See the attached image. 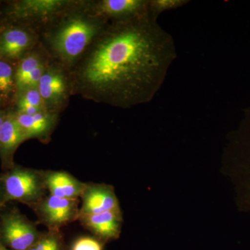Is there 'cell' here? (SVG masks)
<instances>
[{
	"label": "cell",
	"instance_id": "obj_1",
	"mask_svg": "<svg viewBox=\"0 0 250 250\" xmlns=\"http://www.w3.org/2000/svg\"><path fill=\"white\" fill-rule=\"evenodd\" d=\"M177 57L173 37L149 14L110 22L70 70L72 92L114 107L149 103Z\"/></svg>",
	"mask_w": 250,
	"mask_h": 250
},
{
	"label": "cell",
	"instance_id": "obj_2",
	"mask_svg": "<svg viewBox=\"0 0 250 250\" xmlns=\"http://www.w3.org/2000/svg\"><path fill=\"white\" fill-rule=\"evenodd\" d=\"M109 23L92 9L89 1H73L43 29L42 37L57 63L70 71Z\"/></svg>",
	"mask_w": 250,
	"mask_h": 250
},
{
	"label": "cell",
	"instance_id": "obj_3",
	"mask_svg": "<svg viewBox=\"0 0 250 250\" xmlns=\"http://www.w3.org/2000/svg\"><path fill=\"white\" fill-rule=\"evenodd\" d=\"M224 159L227 174L234 185L237 205L250 213V105L239 125L229 135Z\"/></svg>",
	"mask_w": 250,
	"mask_h": 250
},
{
	"label": "cell",
	"instance_id": "obj_4",
	"mask_svg": "<svg viewBox=\"0 0 250 250\" xmlns=\"http://www.w3.org/2000/svg\"><path fill=\"white\" fill-rule=\"evenodd\" d=\"M73 1L69 0H15L4 1L1 16L4 24L22 26L37 32L45 29L65 11Z\"/></svg>",
	"mask_w": 250,
	"mask_h": 250
},
{
	"label": "cell",
	"instance_id": "obj_5",
	"mask_svg": "<svg viewBox=\"0 0 250 250\" xmlns=\"http://www.w3.org/2000/svg\"><path fill=\"white\" fill-rule=\"evenodd\" d=\"M5 204L17 201L32 208L47 195L43 170L28 168L15 164L1 174Z\"/></svg>",
	"mask_w": 250,
	"mask_h": 250
},
{
	"label": "cell",
	"instance_id": "obj_6",
	"mask_svg": "<svg viewBox=\"0 0 250 250\" xmlns=\"http://www.w3.org/2000/svg\"><path fill=\"white\" fill-rule=\"evenodd\" d=\"M36 224L30 221L18 208L0 213V241L11 250H28L42 235Z\"/></svg>",
	"mask_w": 250,
	"mask_h": 250
},
{
	"label": "cell",
	"instance_id": "obj_7",
	"mask_svg": "<svg viewBox=\"0 0 250 250\" xmlns=\"http://www.w3.org/2000/svg\"><path fill=\"white\" fill-rule=\"evenodd\" d=\"M67 70L59 63L47 65L41 77L38 89L47 112L59 114L66 105L72 92V81Z\"/></svg>",
	"mask_w": 250,
	"mask_h": 250
},
{
	"label": "cell",
	"instance_id": "obj_8",
	"mask_svg": "<svg viewBox=\"0 0 250 250\" xmlns=\"http://www.w3.org/2000/svg\"><path fill=\"white\" fill-rule=\"evenodd\" d=\"M80 200L60 198L46 195L31 209L35 212L37 223L45 225L47 230L61 231V229L78 220Z\"/></svg>",
	"mask_w": 250,
	"mask_h": 250
},
{
	"label": "cell",
	"instance_id": "obj_9",
	"mask_svg": "<svg viewBox=\"0 0 250 250\" xmlns=\"http://www.w3.org/2000/svg\"><path fill=\"white\" fill-rule=\"evenodd\" d=\"M37 32L22 26L4 24L0 28V57L18 62L32 51L37 43Z\"/></svg>",
	"mask_w": 250,
	"mask_h": 250
},
{
	"label": "cell",
	"instance_id": "obj_10",
	"mask_svg": "<svg viewBox=\"0 0 250 250\" xmlns=\"http://www.w3.org/2000/svg\"><path fill=\"white\" fill-rule=\"evenodd\" d=\"M90 7L108 22L129 21L148 12L149 0L89 1Z\"/></svg>",
	"mask_w": 250,
	"mask_h": 250
},
{
	"label": "cell",
	"instance_id": "obj_11",
	"mask_svg": "<svg viewBox=\"0 0 250 250\" xmlns=\"http://www.w3.org/2000/svg\"><path fill=\"white\" fill-rule=\"evenodd\" d=\"M80 198L82 203L79 216L121 210L114 189L107 184L86 183Z\"/></svg>",
	"mask_w": 250,
	"mask_h": 250
},
{
	"label": "cell",
	"instance_id": "obj_12",
	"mask_svg": "<svg viewBox=\"0 0 250 250\" xmlns=\"http://www.w3.org/2000/svg\"><path fill=\"white\" fill-rule=\"evenodd\" d=\"M79 221L103 243L116 240L121 232V210H109L98 214L80 215Z\"/></svg>",
	"mask_w": 250,
	"mask_h": 250
},
{
	"label": "cell",
	"instance_id": "obj_13",
	"mask_svg": "<svg viewBox=\"0 0 250 250\" xmlns=\"http://www.w3.org/2000/svg\"><path fill=\"white\" fill-rule=\"evenodd\" d=\"M14 111L6 112V116L0 128V161L1 167L6 171L15 165L14 155L18 147L25 141Z\"/></svg>",
	"mask_w": 250,
	"mask_h": 250
},
{
	"label": "cell",
	"instance_id": "obj_14",
	"mask_svg": "<svg viewBox=\"0 0 250 250\" xmlns=\"http://www.w3.org/2000/svg\"><path fill=\"white\" fill-rule=\"evenodd\" d=\"M14 112L26 141L31 139H39L42 142L49 141L58 121V114L43 111L29 116Z\"/></svg>",
	"mask_w": 250,
	"mask_h": 250
},
{
	"label": "cell",
	"instance_id": "obj_15",
	"mask_svg": "<svg viewBox=\"0 0 250 250\" xmlns=\"http://www.w3.org/2000/svg\"><path fill=\"white\" fill-rule=\"evenodd\" d=\"M43 176L49 194L60 198L80 199L86 184L63 171H43Z\"/></svg>",
	"mask_w": 250,
	"mask_h": 250
},
{
	"label": "cell",
	"instance_id": "obj_16",
	"mask_svg": "<svg viewBox=\"0 0 250 250\" xmlns=\"http://www.w3.org/2000/svg\"><path fill=\"white\" fill-rule=\"evenodd\" d=\"M46 62L42 54L37 51H31L17 62L15 67V82L16 94L21 90L27 77L41 64Z\"/></svg>",
	"mask_w": 250,
	"mask_h": 250
},
{
	"label": "cell",
	"instance_id": "obj_17",
	"mask_svg": "<svg viewBox=\"0 0 250 250\" xmlns=\"http://www.w3.org/2000/svg\"><path fill=\"white\" fill-rule=\"evenodd\" d=\"M15 68L12 62L0 59V98L3 103L9 101L11 97L16 98Z\"/></svg>",
	"mask_w": 250,
	"mask_h": 250
},
{
	"label": "cell",
	"instance_id": "obj_18",
	"mask_svg": "<svg viewBox=\"0 0 250 250\" xmlns=\"http://www.w3.org/2000/svg\"><path fill=\"white\" fill-rule=\"evenodd\" d=\"M28 250H66L61 231L47 230L42 233L39 241Z\"/></svg>",
	"mask_w": 250,
	"mask_h": 250
},
{
	"label": "cell",
	"instance_id": "obj_19",
	"mask_svg": "<svg viewBox=\"0 0 250 250\" xmlns=\"http://www.w3.org/2000/svg\"><path fill=\"white\" fill-rule=\"evenodd\" d=\"M188 3V0H149L148 11L158 19L163 13L179 9Z\"/></svg>",
	"mask_w": 250,
	"mask_h": 250
},
{
	"label": "cell",
	"instance_id": "obj_20",
	"mask_svg": "<svg viewBox=\"0 0 250 250\" xmlns=\"http://www.w3.org/2000/svg\"><path fill=\"white\" fill-rule=\"evenodd\" d=\"M15 100L16 106L29 105L39 108L42 111H47L38 88H29L24 90L22 93L18 94Z\"/></svg>",
	"mask_w": 250,
	"mask_h": 250
},
{
	"label": "cell",
	"instance_id": "obj_21",
	"mask_svg": "<svg viewBox=\"0 0 250 250\" xmlns=\"http://www.w3.org/2000/svg\"><path fill=\"white\" fill-rule=\"evenodd\" d=\"M70 250H103V243L96 238L82 236L74 241Z\"/></svg>",
	"mask_w": 250,
	"mask_h": 250
},
{
	"label": "cell",
	"instance_id": "obj_22",
	"mask_svg": "<svg viewBox=\"0 0 250 250\" xmlns=\"http://www.w3.org/2000/svg\"><path fill=\"white\" fill-rule=\"evenodd\" d=\"M5 194L4 184H3L1 175H0V210L4 208L5 205Z\"/></svg>",
	"mask_w": 250,
	"mask_h": 250
},
{
	"label": "cell",
	"instance_id": "obj_23",
	"mask_svg": "<svg viewBox=\"0 0 250 250\" xmlns=\"http://www.w3.org/2000/svg\"><path fill=\"white\" fill-rule=\"evenodd\" d=\"M5 116H6V112L0 110V128H1V125L4 122Z\"/></svg>",
	"mask_w": 250,
	"mask_h": 250
},
{
	"label": "cell",
	"instance_id": "obj_24",
	"mask_svg": "<svg viewBox=\"0 0 250 250\" xmlns=\"http://www.w3.org/2000/svg\"><path fill=\"white\" fill-rule=\"evenodd\" d=\"M0 250H11L9 249V248H6V246L3 245V243L0 241Z\"/></svg>",
	"mask_w": 250,
	"mask_h": 250
},
{
	"label": "cell",
	"instance_id": "obj_25",
	"mask_svg": "<svg viewBox=\"0 0 250 250\" xmlns=\"http://www.w3.org/2000/svg\"><path fill=\"white\" fill-rule=\"evenodd\" d=\"M2 103H3L2 100H1V98H0V105H1V104H2Z\"/></svg>",
	"mask_w": 250,
	"mask_h": 250
},
{
	"label": "cell",
	"instance_id": "obj_26",
	"mask_svg": "<svg viewBox=\"0 0 250 250\" xmlns=\"http://www.w3.org/2000/svg\"><path fill=\"white\" fill-rule=\"evenodd\" d=\"M0 59H1V57H0Z\"/></svg>",
	"mask_w": 250,
	"mask_h": 250
}]
</instances>
